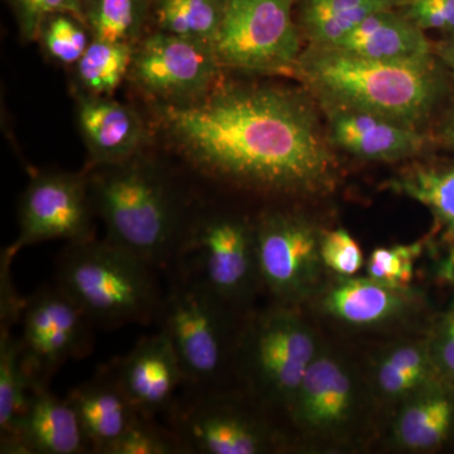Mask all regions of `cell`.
<instances>
[{
  "label": "cell",
  "mask_w": 454,
  "mask_h": 454,
  "mask_svg": "<svg viewBox=\"0 0 454 454\" xmlns=\"http://www.w3.org/2000/svg\"><path fill=\"white\" fill-rule=\"evenodd\" d=\"M158 124L208 177L279 195H319L336 186L333 145L315 104L298 90L214 86L190 103H164Z\"/></svg>",
  "instance_id": "obj_1"
},
{
  "label": "cell",
  "mask_w": 454,
  "mask_h": 454,
  "mask_svg": "<svg viewBox=\"0 0 454 454\" xmlns=\"http://www.w3.org/2000/svg\"><path fill=\"white\" fill-rule=\"evenodd\" d=\"M322 106L376 114L417 127L437 106L444 79L434 55L380 61L309 44L293 68Z\"/></svg>",
  "instance_id": "obj_2"
},
{
  "label": "cell",
  "mask_w": 454,
  "mask_h": 454,
  "mask_svg": "<svg viewBox=\"0 0 454 454\" xmlns=\"http://www.w3.org/2000/svg\"><path fill=\"white\" fill-rule=\"evenodd\" d=\"M104 167L89 182L106 240L155 269L173 264L186 226L168 181L137 158Z\"/></svg>",
  "instance_id": "obj_3"
},
{
  "label": "cell",
  "mask_w": 454,
  "mask_h": 454,
  "mask_svg": "<svg viewBox=\"0 0 454 454\" xmlns=\"http://www.w3.org/2000/svg\"><path fill=\"white\" fill-rule=\"evenodd\" d=\"M154 267L112 241L68 244L57 262V286L101 327L148 324L162 294Z\"/></svg>",
  "instance_id": "obj_4"
},
{
  "label": "cell",
  "mask_w": 454,
  "mask_h": 454,
  "mask_svg": "<svg viewBox=\"0 0 454 454\" xmlns=\"http://www.w3.org/2000/svg\"><path fill=\"white\" fill-rule=\"evenodd\" d=\"M230 304L200 278L176 269L157 316L188 385L208 390L220 381L232 351Z\"/></svg>",
  "instance_id": "obj_5"
},
{
  "label": "cell",
  "mask_w": 454,
  "mask_h": 454,
  "mask_svg": "<svg viewBox=\"0 0 454 454\" xmlns=\"http://www.w3.org/2000/svg\"><path fill=\"white\" fill-rule=\"evenodd\" d=\"M293 0H227L214 50L221 66L245 71L293 70L300 59V29Z\"/></svg>",
  "instance_id": "obj_6"
},
{
  "label": "cell",
  "mask_w": 454,
  "mask_h": 454,
  "mask_svg": "<svg viewBox=\"0 0 454 454\" xmlns=\"http://www.w3.org/2000/svg\"><path fill=\"white\" fill-rule=\"evenodd\" d=\"M173 265L192 274L230 306L247 301L262 283L255 226L230 216H212L186 226Z\"/></svg>",
  "instance_id": "obj_7"
},
{
  "label": "cell",
  "mask_w": 454,
  "mask_h": 454,
  "mask_svg": "<svg viewBox=\"0 0 454 454\" xmlns=\"http://www.w3.org/2000/svg\"><path fill=\"white\" fill-rule=\"evenodd\" d=\"M241 351L256 390L289 408L321 349L309 325L282 306L254 319L244 333Z\"/></svg>",
  "instance_id": "obj_8"
},
{
  "label": "cell",
  "mask_w": 454,
  "mask_h": 454,
  "mask_svg": "<svg viewBox=\"0 0 454 454\" xmlns=\"http://www.w3.org/2000/svg\"><path fill=\"white\" fill-rule=\"evenodd\" d=\"M321 232L300 214L271 211L255 225L256 255L262 284L282 306L309 297L324 268Z\"/></svg>",
  "instance_id": "obj_9"
},
{
  "label": "cell",
  "mask_w": 454,
  "mask_h": 454,
  "mask_svg": "<svg viewBox=\"0 0 454 454\" xmlns=\"http://www.w3.org/2000/svg\"><path fill=\"white\" fill-rule=\"evenodd\" d=\"M20 321L26 366L41 384L47 385L68 360L91 351L94 324L59 286L42 288L26 300Z\"/></svg>",
  "instance_id": "obj_10"
},
{
  "label": "cell",
  "mask_w": 454,
  "mask_h": 454,
  "mask_svg": "<svg viewBox=\"0 0 454 454\" xmlns=\"http://www.w3.org/2000/svg\"><path fill=\"white\" fill-rule=\"evenodd\" d=\"M220 67L212 44L158 31L137 44L129 76L146 94L184 104L207 94Z\"/></svg>",
  "instance_id": "obj_11"
},
{
  "label": "cell",
  "mask_w": 454,
  "mask_h": 454,
  "mask_svg": "<svg viewBox=\"0 0 454 454\" xmlns=\"http://www.w3.org/2000/svg\"><path fill=\"white\" fill-rule=\"evenodd\" d=\"M94 207L88 178L71 173H42L26 188L20 206V235L9 253L50 240L82 243L92 235Z\"/></svg>",
  "instance_id": "obj_12"
},
{
  "label": "cell",
  "mask_w": 454,
  "mask_h": 454,
  "mask_svg": "<svg viewBox=\"0 0 454 454\" xmlns=\"http://www.w3.org/2000/svg\"><path fill=\"white\" fill-rule=\"evenodd\" d=\"M170 411V430L186 453L259 454L270 450V433L262 420L206 390L195 389V395L176 402Z\"/></svg>",
  "instance_id": "obj_13"
},
{
  "label": "cell",
  "mask_w": 454,
  "mask_h": 454,
  "mask_svg": "<svg viewBox=\"0 0 454 454\" xmlns=\"http://www.w3.org/2000/svg\"><path fill=\"white\" fill-rule=\"evenodd\" d=\"M109 365L131 404L146 418L170 411L178 387L186 382L177 354L160 330Z\"/></svg>",
  "instance_id": "obj_14"
},
{
  "label": "cell",
  "mask_w": 454,
  "mask_h": 454,
  "mask_svg": "<svg viewBox=\"0 0 454 454\" xmlns=\"http://www.w3.org/2000/svg\"><path fill=\"white\" fill-rule=\"evenodd\" d=\"M327 134L331 145L375 162H395L422 153L429 138L417 127L402 124L376 114L325 106Z\"/></svg>",
  "instance_id": "obj_15"
},
{
  "label": "cell",
  "mask_w": 454,
  "mask_h": 454,
  "mask_svg": "<svg viewBox=\"0 0 454 454\" xmlns=\"http://www.w3.org/2000/svg\"><path fill=\"white\" fill-rule=\"evenodd\" d=\"M0 452L16 454H80L90 452L74 406L67 397L51 393L37 382L13 437L0 441Z\"/></svg>",
  "instance_id": "obj_16"
},
{
  "label": "cell",
  "mask_w": 454,
  "mask_h": 454,
  "mask_svg": "<svg viewBox=\"0 0 454 454\" xmlns=\"http://www.w3.org/2000/svg\"><path fill=\"white\" fill-rule=\"evenodd\" d=\"M356 404V385L348 366L319 351L303 376L289 411L295 422L312 432H330L348 422Z\"/></svg>",
  "instance_id": "obj_17"
},
{
  "label": "cell",
  "mask_w": 454,
  "mask_h": 454,
  "mask_svg": "<svg viewBox=\"0 0 454 454\" xmlns=\"http://www.w3.org/2000/svg\"><path fill=\"white\" fill-rule=\"evenodd\" d=\"M77 124L92 160L100 166L133 160L146 140L139 114L109 97L80 98Z\"/></svg>",
  "instance_id": "obj_18"
},
{
  "label": "cell",
  "mask_w": 454,
  "mask_h": 454,
  "mask_svg": "<svg viewBox=\"0 0 454 454\" xmlns=\"http://www.w3.org/2000/svg\"><path fill=\"white\" fill-rule=\"evenodd\" d=\"M411 288H395L372 278L339 277L321 295V309L354 327H376L404 318L417 306Z\"/></svg>",
  "instance_id": "obj_19"
},
{
  "label": "cell",
  "mask_w": 454,
  "mask_h": 454,
  "mask_svg": "<svg viewBox=\"0 0 454 454\" xmlns=\"http://www.w3.org/2000/svg\"><path fill=\"white\" fill-rule=\"evenodd\" d=\"M74 406L90 450L106 454L139 417L107 365L90 381L74 387L67 396Z\"/></svg>",
  "instance_id": "obj_20"
},
{
  "label": "cell",
  "mask_w": 454,
  "mask_h": 454,
  "mask_svg": "<svg viewBox=\"0 0 454 454\" xmlns=\"http://www.w3.org/2000/svg\"><path fill=\"white\" fill-rule=\"evenodd\" d=\"M426 31L396 8L382 9L367 17L333 46L365 59L406 61L434 55Z\"/></svg>",
  "instance_id": "obj_21"
},
{
  "label": "cell",
  "mask_w": 454,
  "mask_h": 454,
  "mask_svg": "<svg viewBox=\"0 0 454 454\" xmlns=\"http://www.w3.org/2000/svg\"><path fill=\"white\" fill-rule=\"evenodd\" d=\"M454 430V385L438 379L402 402L394 442L411 452L441 447Z\"/></svg>",
  "instance_id": "obj_22"
},
{
  "label": "cell",
  "mask_w": 454,
  "mask_h": 454,
  "mask_svg": "<svg viewBox=\"0 0 454 454\" xmlns=\"http://www.w3.org/2000/svg\"><path fill=\"white\" fill-rule=\"evenodd\" d=\"M373 379L382 397L402 403L441 378L424 340L399 343L385 351L376 364Z\"/></svg>",
  "instance_id": "obj_23"
},
{
  "label": "cell",
  "mask_w": 454,
  "mask_h": 454,
  "mask_svg": "<svg viewBox=\"0 0 454 454\" xmlns=\"http://www.w3.org/2000/svg\"><path fill=\"white\" fill-rule=\"evenodd\" d=\"M405 0H304L301 28L309 44H333L375 12L399 8Z\"/></svg>",
  "instance_id": "obj_24"
},
{
  "label": "cell",
  "mask_w": 454,
  "mask_h": 454,
  "mask_svg": "<svg viewBox=\"0 0 454 454\" xmlns=\"http://www.w3.org/2000/svg\"><path fill=\"white\" fill-rule=\"evenodd\" d=\"M389 188L426 206L442 238L454 243V166H413L391 179Z\"/></svg>",
  "instance_id": "obj_25"
},
{
  "label": "cell",
  "mask_w": 454,
  "mask_h": 454,
  "mask_svg": "<svg viewBox=\"0 0 454 454\" xmlns=\"http://www.w3.org/2000/svg\"><path fill=\"white\" fill-rule=\"evenodd\" d=\"M37 381L27 369L20 339L0 327V439L13 437Z\"/></svg>",
  "instance_id": "obj_26"
},
{
  "label": "cell",
  "mask_w": 454,
  "mask_h": 454,
  "mask_svg": "<svg viewBox=\"0 0 454 454\" xmlns=\"http://www.w3.org/2000/svg\"><path fill=\"white\" fill-rule=\"evenodd\" d=\"M226 3L227 0H153L151 18L160 31L214 44Z\"/></svg>",
  "instance_id": "obj_27"
},
{
  "label": "cell",
  "mask_w": 454,
  "mask_h": 454,
  "mask_svg": "<svg viewBox=\"0 0 454 454\" xmlns=\"http://www.w3.org/2000/svg\"><path fill=\"white\" fill-rule=\"evenodd\" d=\"M153 0H83L85 25L91 38L136 47Z\"/></svg>",
  "instance_id": "obj_28"
},
{
  "label": "cell",
  "mask_w": 454,
  "mask_h": 454,
  "mask_svg": "<svg viewBox=\"0 0 454 454\" xmlns=\"http://www.w3.org/2000/svg\"><path fill=\"white\" fill-rule=\"evenodd\" d=\"M134 46L91 38L76 65V79L86 95L110 97L129 74Z\"/></svg>",
  "instance_id": "obj_29"
},
{
  "label": "cell",
  "mask_w": 454,
  "mask_h": 454,
  "mask_svg": "<svg viewBox=\"0 0 454 454\" xmlns=\"http://www.w3.org/2000/svg\"><path fill=\"white\" fill-rule=\"evenodd\" d=\"M424 249L423 240L376 247L365 262L366 277L395 288H411L415 265Z\"/></svg>",
  "instance_id": "obj_30"
},
{
  "label": "cell",
  "mask_w": 454,
  "mask_h": 454,
  "mask_svg": "<svg viewBox=\"0 0 454 454\" xmlns=\"http://www.w3.org/2000/svg\"><path fill=\"white\" fill-rule=\"evenodd\" d=\"M89 32L76 17L59 13L47 18L37 40L51 59L62 65H76L91 42Z\"/></svg>",
  "instance_id": "obj_31"
},
{
  "label": "cell",
  "mask_w": 454,
  "mask_h": 454,
  "mask_svg": "<svg viewBox=\"0 0 454 454\" xmlns=\"http://www.w3.org/2000/svg\"><path fill=\"white\" fill-rule=\"evenodd\" d=\"M175 453H186L177 435L170 429L157 427L153 423V418L139 415L106 454Z\"/></svg>",
  "instance_id": "obj_32"
},
{
  "label": "cell",
  "mask_w": 454,
  "mask_h": 454,
  "mask_svg": "<svg viewBox=\"0 0 454 454\" xmlns=\"http://www.w3.org/2000/svg\"><path fill=\"white\" fill-rule=\"evenodd\" d=\"M25 41L37 40L41 27L53 14L66 13L85 23L83 0H7Z\"/></svg>",
  "instance_id": "obj_33"
},
{
  "label": "cell",
  "mask_w": 454,
  "mask_h": 454,
  "mask_svg": "<svg viewBox=\"0 0 454 454\" xmlns=\"http://www.w3.org/2000/svg\"><path fill=\"white\" fill-rule=\"evenodd\" d=\"M319 252L324 267L331 269L337 277H355L365 267L360 245L342 227L321 235Z\"/></svg>",
  "instance_id": "obj_34"
},
{
  "label": "cell",
  "mask_w": 454,
  "mask_h": 454,
  "mask_svg": "<svg viewBox=\"0 0 454 454\" xmlns=\"http://www.w3.org/2000/svg\"><path fill=\"white\" fill-rule=\"evenodd\" d=\"M427 345L439 378L454 385V301L433 328Z\"/></svg>",
  "instance_id": "obj_35"
},
{
  "label": "cell",
  "mask_w": 454,
  "mask_h": 454,
  "mask_svg": "<svg viewBox=\"0 0 454 454\" xmlns=\"http://www.w3.org/2000/svg\"><path fill=\"white\" fill-rule=\"evenodd\" d=\"M400 7L423 31L454 33V0H405Z\"/></svg>",
  "instance_id": "obj_36"
},
{
  "label": "cell",
  "mask_w": 454,
  "mask_h": 454,
  "mask_svg": "<svg viewBox=\"0 0 454 454\" xmlns=\"http://www.w3.org/2000/svg\"><path fill=\"white\" fill-rule=\"evenodd\" d=\"M435 278L444 286L454 288V243L435 265Z\"/></svg>",
  "instance_id": "obj_37"
},
{
  "label": "cell",
  "mask_w": 454,
  "mask_h": 454,
  "mask_svg": "<svg viewBox=\"0 0 454 454\" xmlns=\"http://www.w3.org/2000/svg\"><path fill=\"white\" fill-rule=\"evenodd\" d=\"M433 53L454 74V33L433 44Z\"/></svg>",
  "instance_id": "obj_38"
},
{
  "label": "cell",
  "mask_w": 454,
  "mask_h": 454,
  "mask_svg": "<svg viewBox=\"0 0 454 454\" xmlns=\"http://www.w3.org/2000/svg\"><path fill=\"white\" fill-rule=\"evenodd\" d=\"M437 138L442 145L454 149V106L450 107V112L439 124Z\"/></svg>",
  "instance_id": "obj_39"
}]
</instances>
